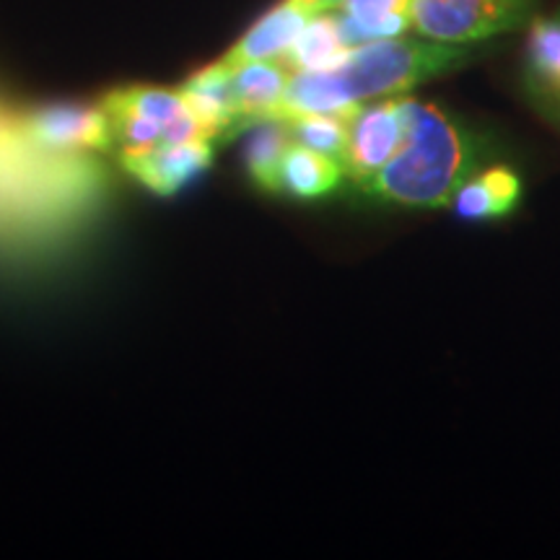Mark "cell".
Instances as JSON below:
<instances>
[{"label":"cell","mask_w":560,"mask_h":560,"mask_svg":"<svg viewBox=\"0 0 560 560\" xmlns=\"http://www.w3.org/2000/svg\"><path fill=\"white\" fill-rule=\"evenodd\" d=\"M405 132L397 151L361 182L371 198L408 208H446L480 166V145L436 104L402 96Z\"/></svg>","instance_id":"obj_1"},{"label":"cell","mask_w":560,"mask_h":560,"mask_svg":"<svg viewBox=\"0 0 560 560\" xmlns=\"http://www.w3.org/2000/svg\"><path fill=\"white\" fill-rule=\"evenodd\" d=\"M467 58L470 52L452 42L389 37L353 47L335 75L350 100L363 104L380 96L408 94L420 83L459 68Z\"/></svg>","instance_id":"obj_2"},{"label":"cell","mask_w":560,"mask_h":560,"mask_svg":"<svg viewBox=\"0 0 560 560\" xmlns=\"http://www.w3.org/2000/svg\"><path fill=\"white\" fill-rule=\"evenodd\" d=\"M532 9L535 0H410V26L425 39L470 45L516 30Z\"/></svg>","instance_id":"obj_3"},{"label":"cell","mask_w":560,"mask_h":560,"mask_svg":"<svg viewBox=\"0 0 560 560\" xmlns=\"http://www.w3.org/2000/svg\"><path fill=\"white\" fill-rule=\"evenodd\" d=\"M402 132V94L359 109V115L348 125V145L342 156V166L355 179V185L387 164L400 145Z\"/></svg>","instance_id":"obj_4"},{"label":"cell","mask_w":560,"mask_h":560,"mask_svg":"<svg viewBox=\"0 0 560 560\" xmlns=\"http://www.w3.org/2000/svg\"><path fill=\"white\" fill-rule=\"evenodd\" d=\"M26 138L47 151H100L112 143L109 120L102 107H47L21 120Z\"/></svg>","instance_id":"obj_5"},{"label":"cell","mask_w":560,"mask_h":560,"mask_svg":"<svg viewBox=\"0 0 560 560\" xmlns=\"http://www.w3.org/2000/svg\"><path fill=\"white\" fill-rule=\"evenodd\" d=\"M213 161L210 140H185V143H159L153 149L125 151L122 166L159 195L179 192L187 182L206 172Z\"/></svg>","instance_id":"obj_6"},{"label":"cell","mask_w":560,"mask_h":560,"mask_svg":"<svg viewBox=\"0 0 560 560\" xmlns=\"http://www.w3.org/2000/svg\"><path fill=\"white\" fill-rule=\"evenodd\" d=\"M312 16H317V13L301 0H283L265 13L260 21H255L252 30L219 62L223 68L234 70L247 66V62L283 58Z\"/></svg>","instance_id":"obj_7"},{"label":"cell","mask_w":560,"mask_h":560,"mask_svg":"<svg viewBox=\"0 0 560 560\" xmlns=\"http://www.w3.org/2000/svg\"><path fill=\"white\" fill-rule=\"evenodd\" d=\"M289 75L280 60H257L231 70V91H234L240 128L278 120Z\"/></svg>","instance_id":"obj_8"},{"label":"cell","mask_w":560,"mask_h":560,"mask_svg":"<svg viewBox=\"0 0 560 560\" xmlns=\"http://www.w3.org/2000/svg\"><path fill=\"white\" fill-rule=\"evenodd\" d=\"M361 107L363 104L350 100L340 86L335 70H296L289 75L278 120L291 122L304 115H332L350 122Z\"/></svg>","instance_id":"obj_9"},{"label":"cell","mask_w":560,"mask_h":560,"mask_svg":"<svg viewBox=\"0 0 560 560\" xmlns=\"http://www.w3.org/2000/svg\"><path fill=\"white\" fill-rule=\"evenodd\" d=\"M185 102L190 104L208 138L229 136L240 130V117H236L234 91H231V70L223 68L221 62L202 68L179 91Z\"/></svg>","instance_id":"obj_10"},{"label":"cell","mask_w":560,"mask_h":560,"mask_svg":"<svg viewBox=\"0 0 560 560\" xmlns=\"http://www.w3.org/2000/svg\"><path fill=\"white\" fill-rule=\"evenodd\" d=\"M346 45L400 37L410 26V0H342L335 9Z\"/></svg>","instance_id":"obj_11"},{"label":"cell","mask_w":560,"mask_h":560,"mask_svg":"<svg viewBox=\"0 0 560 560\" xmlns=\"http://www.w3.org/2000/svg\"><path fill=\"white\" fill-rule=\"evenodd\" d=\"M522 198V182L509 166H490L472 174L454 195L452 206L467 221H490L514 213Z\"/></svg>","instance_id":"obj_12"},{"label":"cell","mask_w":560,"mask_h":560,"mask_svg":"<svg viewBox=\"0 0 560 560\" xmlns=\"http://www.w3.org/2000/svg\"><path fill=\"white\" fill-rule=\"evenodd\" d=\"M348 55L350 47L342 39L335 11H325L310 19L289 52L278 60L289 73H296V70H338Z\"/></svg>","instance_id":"obj_13"},{"label":"cell","mask_w":560,"mask_h":560,"mask_svg":"<svg viewBox=\"0 0 560 560\" xmlns=\"http://www.w3.org/2000/svg\"><path fill=\"white\" fill-rule=\"evenodd\" d=\"M342 179V164L338 159L306 149L293 140L280 164V192L293 198L312 200L332 192Z\"/></svg>","instance_id":"obj_14"},{"label":"cell","mask_w":560,"mask_h":560,"mask_svg":"<svg viewBox=\"0 0 560 560\" xmlns=\"http://www.w3.org/2000/svg\"><path fill=\"white\" fill-rule=\"evenodd\" d=\"M247 143V170L255 185L265 192H280V164L291 149V128L280 120H265L252 125Z\"/></svg>","instance_id":"obj_15"},{"label":"cell","mask_w":560,"mask_h":560,"mask_svg":"<svg viewBox=\"0 0 560 560\" xmlns=\"http://www.w3.org/2000/svg\"><path fill=\"white\" fill-rule=\"evenodd\" d=\"M291 128V136L296 143L306 145V149L325 153L342 161L348 145V120L332 115H304L296 120L285 122Z\"/></svg>","instance_id":"obj_16"},{"label":"cell","mask_w":560,"mask_h":560,"mask_svg":"<svg viewBox=\"0 0 560 560\" xmlns=\"http://www.w3.org/2000/svg\"><path fill=\"white\" fill-rule=\"evenodd\" d=\"M529 68L542 83L560 86V13L537 19L527 39Z\"/></svg>","instance_id":"obj_17"},{"label":"cell","mask_w":560,"mask_h":560,"mask_svg":"<svg viewBox=\"0 0 560 560\" xmlns=\"http://www.w3.org/2000/svg\"><path fill=\"white\" fill-rule=\"evenodd\" d=\"M537 94H540L542 109L550 112V115H556L558 122H560V86H550V83L540 81V86H537Z\"/></svg>","instance_id":"obj_18"},{"label":"cell","mask_w":560,"mask_h":560,"mask_svg":"<svg viewBox=\"0 0 560 560\" xmlns=\"http://www.w3.org/2000/svg\"><path fill=\"white\" fill-rule=\"evenodd\" d=\"M301 3H306L314 13H325V11H335L342 0H301Z\"/></svg>","instance_id":"obj_19"},{"label":"cell","mask_w":560,"mask_h":560,"mask_svg":"<svg viewBox=\"0 0 560 560\" xmlns=\"http://www.w3.org/2000/svg\"><path fill=\"white\" fill-rule=\"evenodd\" d=\"M0 128H5V122H3V120H0Z\"/></svg>","instance_id":"obj_20"}]
</instances>
